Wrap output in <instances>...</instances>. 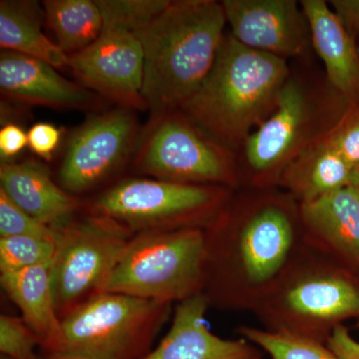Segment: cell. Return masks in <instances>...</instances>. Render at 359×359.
I'll return each mask as SVG.
<instances>
[{"mask_svg":"<svg viewBox=\"0 0 359 359\" xmlns=\"http://www.w3.org/2000/svg\"><path fill=\"white\" fill-rule=\"evenodd\" d=\"M304 245L301 204L292 196L238 189L205 229L202 294L210 308L254 313Z\"/></svg>","mask_w":359,"mask_h":359,"instance_id":"1","label":"cell"},{"mask_svg":"<svg viewBox=\"0 0 359 359\" xmlns=\"http://www.w3.org/2000/svg\"><path fill=\"white\" fill-rule=\"evenodd\" d=\"M355 189L356 192H358L359 196V166L356 167L353 171V180H351V184Z\"/></svg>","mask_w":359,"mask_h":359,"instance_id":"33","label":"cell"},{"mask_svg":"<svg viewBox=\"0 0 359 359\" xmlns=\"http://www.w3.org/2000/svg\"><path fill=\"white\" fill-rule=\"evenodd\" d=\"M28 146L27 132L18 125L8 123L0 130L1 162H11Z\"/></svg>","mask_w":359,"mask_h":359,"instance_id":"30","label":"cell"},{"mask_svg":"<svg viewBox=\"0 0 359 359\" xmlns=\"http://www.w3.org/2000/svg\"><path fill=\"white\" fill-rule=\"evenodd\" d=\"M0 189L32 218L54 230L75 218L83 205L54 182L39 161L1 162Z\"/></svg>","mask_w":359,"mask_h":359,"instance_id":"17","label":"cell"},{"mask_svg":"<svg viewBox=\"0 0 359 359\" xmlns=\"http://www.w3.org/2000/svg\"><path fill=\"white\" fill-rule=\"evenodd\" d=\"M0 359H11V358H6V356L1 355V358H0Z\"/></svg>","mask_w":359,"mask_h":359,"instance_id":"34","label":"cell"},{"mask_svg":"<svg viewBox=\"0 0 359 359\" xmlns=\"http://www.w3.org/2000/svg\"><path fill=\"white\" fill-rule=\"evenodd\" d=\"M170 304L103 292L60 320L47 359H142L169 320Z\"/></svg>","mask_w":359,"mask_h":359,"instance_id":"6","label":"cell"},{"mask_svg":"<svg viewBox=\"0 0 359 359\" xmlns=\"http://www.w3.org/2000/svg\"><path fill=\"white\" fill-rule=\"evenodd\" d=\"M56 252V241L15 236L0 238L1 273L34 266H51Z\"/></svg>","mask_w":359,"mask_h":359,"instance_id":"24","label":"cell"},{"mask_svg":"<svg viewBox=\"0 0 359 359\" xmlns=\"http://www.w3.org/2000/svg\"><path fill=\"white\" fill-rule=\"evenodd\" d=\"M132 166L153 179L241 188L237 153L180 109L150 117L142 129Z\"/></svg>","mask_w":359,"mask_h":359,"instance_id":"9","label":"cell"},{"mask_svg":"<svg viewBox=\"0 0 359 359\" xmlns=\"http://www.w3.org/2000/svg\"><path fill=\"white\" fill-rule=\"evenodd\" d=\"M2 289L20 309L21 318L40 340V349L51 344L60 328L54 306L50 266H40L1 273Z\"/></svg>","mask_w":359,"mask_h":359,"instance_id":"20","label":"cell"},{"mask_svg":"<svg viewBox=\"0 0 359 359\" xmlns=\"http://www.w3.org/2000/svg\"><path fill=\"white\" fill-rule=\"evenodd\" d=\"M327 346L341 359H359V342L351 337L346 325L334 330Z\"/></svg>","mask_w":359,"mask_h":359,"instance_id":"32","label":"cell"},{"mask_svg":"<svg viewBox=\"0 0 359 359\" xmlns=\"http://www.w3.org/2000/svg\"><path fill=\"white\" fill-rule=\"evenodd\" d=\"M226 25L241 44L285 60L311 61L308 18L295 0H223Z\"/></svg>","mask_w":359,"mask_h":359,"instance_id":"13","label":"cell"},{"mask_svg":"<svg viewBox=\"0 0 359 359\" xmlns=\"http://www.w3.org/2000/svg\"><path fill=\"white\" fill-rule=\"evenodd\" d=\"M62 134V130L51 123H36L28 130V148L42 161L51 162Z\"/></svg>","mask_w":359,"mask_h":359,"instance_id":"29","label":"cell"},{"mask_svg":"<svg viewBox=\"0 0 359 359\" xmlns=\"http://www.w3.org/2000/svg\"><path fill=\"white\" fill-rule=\"evenodd\" d=\"M358 47H359V42H358Z\"/></svg>","mask_w":359,"mask_h":359,"instance_id":"36","label":"cell"},{"mask_svg":"<svg viewBox=\"0 0 359 359\" xmlns=\"http://www.w3.org/2000/svg\"><path fill=\"white\" fill-rule=\"evenodd\" d=\"M57 68L22 54H0V91L2 98L25 105L59 110H97L103 98L83 85L66 79Z\"/></svg>","mask_w":359,"mask_h":359,"instance_id":"14","label":"cell"},{"mask_svg":"<svg viewBox=\"0 0 359 359\" xmlns=\"http://www.w3.org/2000/svg\"><path fill=\"white\" fill-rule=\"evenodd\" d=\"M208 309L202 294L179 302L166 337L142 359H264L261 349L249 340L212 334L205 321Z\"/></svg>","mask_w":359,"mask_h":359,"instance_id":"16","label":"cell"},{"mask_svg":"<svg viewBox=\"0 0 359 359\" xmlns=\"http://www.w3.org/2000/svg\"><path fill=\"white\" fill-rule=\"evenodd\" d=\"M328 4L347 32L359 42V0H330Z\"/></svg>","mask_w":359,"mask_h":359,"instance_id":"31","label":"cell"},{"mask_svg":"<svg viewBox=\"0 0 359 359\" xmlns=\"http://www.w3.org/2000/svg\"><path fill=\"white\" fill-rule=\"evenodd\" d=\"M104 26L139 32L160 15L171 0H96Z\"/></svg>","mask_w":359,"mask_h":359,"instance_id":"25","label":"cell"},{"mask_svg":"<svg viewBox=\"0 0 359 359\" xmlns=\"http://www.w3.org/2000/svg\"><path fill=\"white\" fill-rule=\"evenodd\" d=\"M40 359H47V358H41V356H40Z\"/></svg>","mask_w":359,"mask_h":359,"instance_id":"35","label":"cell"},{"mask_svg":"<svg viewBox=\"0 0 359 359\" xmlns=\"http://www.w3.org/2000/svg\"><path fill=\"white\" fill-rule=\"evenodd\" d=\"M252 313L268 332L327 346L347 321L359 325V276L304 245Z\"/></svg>","mask_w":359,"mask_h":359,"instance_id":"5","label":"cell"},{"mask_svg":"<svg viewBox=\"0 0 359 359\" xmlns=\"http://www.w3.org/2000/svg\"><path fill=\"white\" fill-rule=\"evenodd\" d=\"M43 7L44 20L55 43L68 56L87 48L103 32L96 0H46Z\"/></svg>","mask_w":359,"mask_h":359,"instance_id":"22","label":"cell"},{"mask_svg":"<svg viewBox=\"0 0 359 359\" xmlns=\"http://www.w3.org/2000/svg\"><path fill=\"white\" fill-rule=\"evenodd\" d=\"M205 230L135 233L105 292L172 304L202 294Z\"/></svg>","mask_w":359,"mask_h":359,"instance_id":"7","label":"cell"},{"mask_svg":"<svg viewBox=\"0 0 359 359\" xmlns=\"http://www.w3.org/2000/svg\"><path fill=\"white\" fill-rule=\"evenodd\" d=\"M309 249L359 276V196L353 185L301 204Z\"/></svg>","mask_w":359,"mask_h":359,"instance_id":"15","label":"cell"},{"mask_svg":"<svg viewBox=\"0 0 359 359\" xmlns=\"http://www.w3.org/2000/svg\"><path fill=\"white\" fill-rule=\"evenodd\" d=\"M226 25L216 0H172L137 32L144 52L142 95L150 117L178 110L209 74Z\"/></svg>","mask_w":359,"mask_h":359,"instance_id":"2","label":"cell"},{"mask_svg":"<svg viewBox=\"0 0 359 359\" xmlns=\"http://www.w3.org/2000/svg\"><path fill=\"white\" fill-rule=\"evenodd\" d=\"M313 51L330 86L348 102L359 101V47L325 0H302Z\"/></svg>","mask_w":359,"mask_h":359,"instance_id":"18","label":"cell"},{"mask_svg":"<svg viewBox=\"0 0 359 359\" xmlns=\"http://www.w3.org/2000/svg\"><path fill=\"white\" fill-rule=\"evenodd\" d=\"M39 337L22 318L0 316V353L11 359H40L35 353Z\"/></svg>","mask_w":359,"mask_h":359,"instance_id":"26","label":"cell"},{"mask_svg":"<svg viewBox=\"0 0 359 359\" xmlns=\"http://www.w3.org/2000/svg\"><path fill=\"white\" fill-rule=\"evenodd\" d=\"M233 191L223 186L176 183L153 178L117 182L87 205V212L119 222L132 233L205 230Z\"/></svg>","mask_w":359,"mask_h":359,"instance_id":"8","label":"cell"},{"mask_svg":"<svg viewBox=\"0 0 359 359\" xmlns=\"http://www.w3.org/2000/svg\"><path fill=\"white\" fill-rule=\"evenodd\" d=\"M141 132L128 108L116 106L90 116L66 143L59 185L76 197L100 186L133 159Z\"/></svg>","mask_w":359,"mask_h":359,"instance_id":"11","label":"cell"},{"mask_svg":"<svg viewBox=\"0 0 359 359\" xmlns=\"http://www.w3.org/2000/svg\"><path fill=\"white\" fill-rule=\"evenodd\" d=\"M29 236L56 241V231L18 207L0 189V238Z\"/></svg>","mask_w":359,"mask_h":359,"instance_id":"27","label":"cell"},{"mask_svg":"<svg viewBox=\"0 0 359 359\" xmlns=\"http://www.w3.org/2000/svg\"><path fill=\"white\" fill-rule=\"evenodd\" d=\"M290 70L289 61L250 49L226 32L209 74L180 110L238 154L275 112Z\"/></svg>","mask_w":359,"mask_h":359,"instance_id":"3","label":"cell"},{"mask_svg":"<svg viewBox=\"0 0 359 359\" xmlns=\"http://www.w3.org/2000/svg\"><path fill=\"white\" fill-rule=\"evenodd\" d=\"M327 140L351 166H359V101L348 103Z\"/></svg>","mask_w":359,"mask_h":359,"instance_id":"28","label":"cell"},{"mask_svg":"<svg viewBox=\"0 0 359 359\" xmlns=\"http://www.w3.org/2000/svg\"><path fill=\"white\" fill-rule=\"evenodd\" d=\"M348 103L311 61H297L275 112L238 153L241 188H278L290 163L334 130Z\"/></svg>","mask_w":359,"mask_h":359,"instance_id":"4","label":"cell"},{"mask_svg":"<svg viewBox=\"0 0 359 359\" xmlns=\"http://www.w3.org/2000/svg\"><path fill=\"white\" fill-rule=\"evenodd\" d=\"M238 334L263 349L271 359H341L325 344L275 334L264 328L242 325Z\"/></svg>","mask_w":359,"mask_h":359,"instance_id":"23","label":"cell"},{"mask_svg":"<svg viewBox=\"0 0 359 359\" xmlns=\"http://www.w3.org/2000/svg\"><path fill=\"white\" fill-rule=\"evenodd\" d=\"M353 171L327 136L290 163L278 188L289 193L299 204H308L351 185Z\"/></svg>","mask_w":359,"mask_h":359,"instance_id":"19","label":"cell"},{"mask_svg":"<svg viewBox=\"0 0 359 359\" xmlns=\"http://www.w3.org/2000/svg\"><path fill=\"white\" fill-rule=\"evenodd\" d=\"M55 231L50 280L54 306L61 320L78 306L105 292L135 233L109 217L89 212Z\"/></svg>","mask_w":359,"mask_h":359,"instance_id":"10","label":"cell"},{"mask_svg":"<svg viewBox=\"0 0 359 359\" xmlns=\"http://www.w3.org/2000/svg\"><path fill=\"white\" fill-rule=\"evenodd\" d=\"M68 57L67 67L87 89L119 107L147 110L142 95L143 47L136 32L104 26L93 43Z\"/></svg>","mask_w":359,"mask_h":359,"instance_id":"12","label":"cell"},{"mask_svg":"<svg viewBox=\"0 0 359 359\" xmlns=\"http://www.w3.org/2000/svg\"><path fill=\"white\" fill-rule=\"evenodd\" d=\"M44 13L34 1L1 0L0 2V46L39 59L55 68L67 67V54L42 32Z\"/></svg>","mask_w":359,"mask_h":359,"instance_id":"21","label":"cell"}]
</instances>
